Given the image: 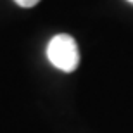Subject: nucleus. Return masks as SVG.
<instances>
[{"label":"nucleus","instance_id":"obj_1","mask_svg":"<svg viewBox=\"0 0 133 133\" xmlns=\"http://www.w3.org/2000/svg\"><path fill=\"white\" fill-rule=\"evenodd\" d=\"M47 57L57 69L71 73L79 64V50L73 36L66 33L55 35L47 45Z\"/></svg>","mask_w":133,"mask_h":133},{"label":"nucleus","instance_id":"obj_3","mask_svg":"<svg viewBox=\"0 0 133 133\" xmlns=\"http://www.w3.org/2000/svg\"><path fill=\"white\" fill-rule=\"evenodd\" d=\"M128 2H130V4H131V5H133V0H128Z\"/></svg>","mask_w":133,"mask_h":133},{"label":"nucleus","instance_id":"obj_2","mask_svg":"<svg viewBox=\"0 0 133 133\" xmlns=\"http://www.w3.org/2000/svg\"><path fill=\"white\" fill-rule=\"evenodd\" d=\"M16 4L19 5V7H33L40 2V0H14Z\"/></svg>","mask_w":133,"mask_h":133}]
</instances>
